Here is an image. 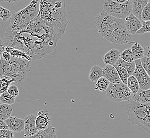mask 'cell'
<instances>
[{
	"label": "cell",
	"mask_w": 150,
	"mask_h": 138,
	"mask_svg": "<svg viewBox=\"0 0 150 138\" xmlns=\"http://www.w3.org/2000/svg\"><path fill=\"white\" fill-rule=\"evenodd\" d=\"M20 30L29 36L23 37L17 32V49L28 55L32 62L52 52L61 38L36 17Z\"/></svg>",
	"instance_id": "1"
},
{
	"label": "cell",
	"mask_w": 150,
	"mask_h": 138,
	"mask_svg": "<svg viewBox=\"0 0 150 138\" xmlns=\"http://www.w3.org/2000/svg\"><path fill=\"white\" fill-rule=\"evenodd\" d=\"M40 11L36 18L50 27L61 37L68 23L65 0H39Z\"/></svg>",
	"instance_id": "2"
},
{
	"label": "cell",
	"mask_w": 150,
	"mask_h": 138,
	"mask_svg": "<svg viewBox=\"0 0 150 138\" xmlns=\"http://www.w3.org/2000/svg\"><path fill=\"white\" fill-rule=\"evenodd\" d=\"M95 24L100 34L111 43H127L132 38L126 28L125 19L113 17L104 11L96 16Z\"/></svg>",
	"instance_id": "3"
},
{
	"label": "cell",
	"mask_w": 150,
	"mask_h": 138,
	"mask_svg": "<svg viewBox=\"0 0 150 138\" xmlns=\"http://www.w3.org/2000/svg\"><path fill=\"white\" fill-rule=\"evenodd\" d=\"M128 121L150 133V103L130 101L126 107Z\"/></svg>",
	"instance_id": "4"
},
{
	"label": "cell",
	"mask_w": 150,
	"mask_h": 138,
	"mask_svg": "<svg viewBox=\"0 0 150 138\" xmlns=\"http://www.w3.org/2000/svg\"><path fill=\"white\" fill-rule=\"evenodd\" d=\"M39 11V0H33L26 8L12 14L10 18L12 28L17 32L23 29L37 17Z\"/></svg>",
	"instance_id": "5"
},
{
	"label": "cell",
	"mask_w": 150,
	"mask_h": 138,
	"mask_svg": "<svg viewBox=\"0 0 150 138\" xmlns=\"http://www.w3.org/2000/svg\"><path fill=\"white\" fill-rule=\"evenodd\" d=\"M103 10L113 17L125 19L132 13V0L123 3H117L112 0H104Z\"/></svg>",
	"instance_id": "6"
},
{
	"label": "cell",
	"mask_w": 150,
	"mask_h": 138,
	"mask_svg": "<svg viewBox=\"0 0 150 138\" xmlns=\"http://www.w3.org/2000/svg\"><path fill=\"white\" fill-rule=\"evenodd\" d=\"M106 96L110 101L119 103L124 101H130L133 94L126 84L110 83L106 90Z\"/></svg>",
	"instance_id": "7"
},
{
	"label": "cell",
	"mask_w": 150,
	"mask_h": 138,
	"mask_svg": "<svg viewBox=\"0 0 150 138\" xmlns=\"http://www.w3.org/2000/svg\"><path fill=\"white\" fill-rule=\"evenodd\" d=\"M30 61L25 58L12 56L10 63L11 69L12 78L17 84H22L26 80Z\"/></svg>",
	"instance_id": "8"
},
{
	"label": "cell",
	"mask_w": 150,
	"mask_h": 138,
	"mask_svg": "<svg viewBox=\"0 0 150 138\" xmlns=\"http://www.w3.org/2000/svg\"><path fill=\"white\" fill-rule=\"evenodd\" d=\"M0 38L3 42L4 46L16 48L17 40V32L12 28L10 19L2 20L0 22Z\"/></svg>",
	"instance_id": "9"
},
{
	"label": "cell",
	"mask_w": 150,
	"mask_h": 138,
	"mask_svg": "<svg viewBox=\"0 0 150 138\" xmlns=\"http://www.w3.org/2000/svg\"><path fill=\"white\" fill-rule=\"evenodd\" d=\"M135 69L133 75L139 81L140 89L147 90L150 88V77L142 64L141 59L134 61Z\"/></svg>",
	"instance_id": "10"
},
{
	"label": "cell",
	"mask_w": 150,
	"mask_h": 138,
	"mask_svg": "<svg viewBox=\"0 0 150 138\" xmlns=\"http://www.w3.org/2000/svg\"><path fill=\"white\" fill-rule=\"evenodd\" d=\"M33 0H0V6L6 8L12 14L24 9Z\"/></svg>",
	"instance_id": "11"
},
{
	"label": "cell",
	"mask_w": 150,
	"mask_h": 138,
	"mask_svg": "<svg viewBox=\"0 0 150 138\" xmlns=\"http://www.w3.org/2000/svg\"><path fill=\"white\" fill-rule=\"evenodd\" d=\"M36 125L38 131L46 129L51 125V117L48 111L46 109L39 110L36 112Z\"/></svg>",
	"instance_id": "12"
},
{
	"label": "cell",
	"mask_w": 150,
	"mask_h": 138,
	"mask_svg": "<svg viewBox=\"0 0 150 138\" xmlns=\"http://www.w3.org/2000/svg\"><path fill=\"white\" fill-rule=\"evenodd\" d=\"M125 24L127 31L131 34H136L142 27L141 21L132 13L125 19Z\"/></svg>",
	"instance_id": "13"
},
{
	"label": "cell",
	"mask_w": 150,
	"mask_h": 138,
	"mask_svg": "<svg viewBox=\"0 0 150 138\" xmlns=\"http://www.w3.org/2000/svg\"><path fill=\"white\" fill-rule=\"evenodd\" d=\"M25 121L24 137L34 135L38 132V128L36 125V115L30 114L26 116L23 118Z\"/></svg>",
	"instance_id": "14"
},
{
	"label": "cell",
	"mask_w": 150,
	"mask_h": 138,
	"mask_svg": "<svg viewBox=\"0 0 150 138\" xmlns=\"http://www.w3.org/2000/svg\"><path fill=\"white\" fill-rule=\"evenodd\" d=\"M103 77L111 84H118L121 82L117 71L113 65H106L104 66L103 69Z\"/></svg>",
	"instance_id": "15"
},
{
	"label": "cell",
	"mask_w": 150,
	"mask_h": 138,
	"mask_svg": "<svg viewBox=\"0 0 150 138\" xmlns=\"http://www.w3.org/2000/svg\"><path fill=\"white\" fill-rule=\"evenodd\" d=\"M4 122L9 129L14 132H20L24 130L25 121L23 119L11 116L9 118L6 120Z\"/></svg>",
	"instance_id": "16"
},
{
	"label": "cell",
	"mask_w": 150,
	"mask_h": 138,
	"mask_svg": "<svg viewBox=\"0 0 150 138\" xmlns=\"http://www.w3.org/2000/svg\"><path fill=\"white\" fill-rule=\"evenodd\" d=\"M121 53L118 49H113L107 52L103 56V61L106 65H114L120 58Z\"/></svg>",
	"instance_id": "17"
},
{
	"label": "cell",
	"mask_w": 150,
	"mask_h": 138,
	"mask_svg": "<svg viewBox=\"0 0 150 138\" xmlns=\"http://www.w3.org/2000/svg\"><path fill=\"white\" fill-rule=\"evenodd\" d=\"M149 0H132V13L142 21V12Z\"/></svg>",
	"instance_id": "18"
},
{
	"label": "cell",
	"mask_w": 150,
	"mask_h": 138,
	"mask_svg": "<svg viewBox=\"0 0 150 138\" xmlns=\"http://www.w3.org/2000/svg\"><path fill=\"white\" fill-rule=\"evenodd\" d=\"M57 130L54 127L50 125L46 129L38 132L34 135L24 137V138H53L56 135Z\"/></svg>",
	"instance_id": "19"
},
{
	"label": "cell",
	"mask_w": 150,
	"mask_h": 138,
	"mask_svg": "<svg viewBox=\"0 0 150 138\" xmlns=\"http://www.w3.org/2000/svg\"><path fill=\"white\" fill-rule=\"evenodd\" d=\"M142 103H150V88L147 90L139 89V92L133 96L132 101Z\"/></svg>",
	"instance_id": "20"
},
{
	"label": "cell",
	"mask_w": 150,
	"mask_h": 138,
	"mask_svg": "<svg viewBox=\"0 0 150 138\" xmlns=\"http://www.w3.org/2000/svg\"><path fill=\"white\" fill-rule=\"evenodd\" d=\"M4 51L9 52L12 56L16 58H25L27 60L32 62V58L28 55L26 53L21 51L20 49H14L11 47L8 46H4Z\"/></svg>",
	"instance_id": "21"
},
{
	"label": "cell",
	"mask_w": 150,
	"mask_h": 138,
	"mask_svg": "<svg viewBox=\"0 0 150 138\" xmlns=\"http://www.w3.org/2000/svg\"><path fill=\"white\" fill-rule=\"evenodd\" d=\"M102 77H103V69L101 67L97 65L92 67L88 74L90 80L96 82Z\"/></svg>",
	"instance_id": "22"
},
{
	"label": "cell",
	"mask_w": 150,
	"mask_h": 138,
	"mask_svg": "<svg viewBox=\"0 0 150 138\" xmlns=\"http://www.w3.org/2000/svg\"><path fill=\"white\" fill-rule=\"evenodd\" d=\"M0 76H8L12 78L10 61L4 60L2 58L0 59Z\"/></svg>",
	"instance_id": "23"
},
{
	"label": "cell",
	"mask_w": 150,
	"mask_h": 138,
	"mask_svg": "<svg viewBox=\"0 0 150 138\" xmlns=\"http://www.w3.org/2000/svg\"><path fill=\"white\" fill-rule=\"evenodd\" d=\"M114 65L121 66L125 68L128 72L129 76L133 75V72H134L135 69V63L134 61L132 62H128L120 58H119L118 60L117 61Z\"/></svg>",
	"instance_id": "24"
},
{
	"label": "cell",
	"mask_w": 150,
	"mask_h": 138,
	"mask_svg": "<svg viewBox=\"0 0 150 138\" xmlns=\"http://www.w3.org/2000/svg\"><path fill=\"white\" fill-rule=\"evenodd\" d=\"M13 108L10 105L0 104V120L5 121L11 116Z\"/></svg>",
	"instance_id": "25"
},
{
	"label": "cell",
	"mask_w": 150,
	"mask_h": 138,
	"mask_svg": "<svg viewBox=\"0 0 150 138\" xmlns=\"http://www.w3.org/2000/svg\"><path fill=\"white\" fill-rule=\"evenodd\" d=\"M126 84L133 95L136 94L140 89L139 81L133 75H131L128 77Z\"/></svg>",
	"instance_id": "26"
},
{
	"label": "cell",
	"mask_w": 150,
	"mask_h": 138,
	"mask_svg": "<svg viewBox=\"0 0 150 138\" xmlns=\"http://www.w3.org/2000/svg\"><path fill=\"white\" fill-rule=\"evenodd\" d=\"M131 50L134 56L135 60L141 59L144 56V49H143L141 45L137 42L134 43L131 47Z\"/></svg>",
	"instance_id": "27"
},
{
	"label": "cell",
	"mask_w": 150,
	"mask_h": 138,
	"mask_svg": "<svg viewBox=\"0 0 150 138\" xmlns=\"http://www.w3.org/2000/svg\"><path fill=\"white\" fill-rule=\"evenodd\" d=\"M13 82H15L14 79L10 77L0 76V93L6 92Z\"/></svg>",
	"instance_id": "28"
},
{
	"label": "cell",
	"mask_w": 150,
	"mask_h": 138,
	"mask_svg": "<svg viewBox=\"0 0 150 138\" xmlns=\"http://www.w3.org/2000/svg\"><path fill=\"white\" fill-rule=\"evenodd\" d=\"M110 84V82L106 78H104V77H102L95 82L94 88L95 90L100 92H106Z\"/></svg>",
	"instance_id": "29"
},
{
	"label": "cell",
	"mask_w": 150,
	"mask_h": 138,
	"mask_svg": "<svg viewBox=\"0 0 150 138\" xmlns=\"http://www.w3.org/2000/svg\"><path fill=\"white\" fill-rule=\"evenodd\" d=\"M115 68L118 73L119 76L121 79V82L124 84H127L128 78L129 77L128 72L126 69L120 66L113 65Z\"/></svg>",
	"instance_id": "30"
},
{
	"label": "cell",
	"mask_w": 150,
	"mask_h": 138,
	"mask_svg": "<svg viewBox=\"0 0 150 138\" xmlns=\"http://www.w3.org/2000/svg\"><path fill=\"white\" fill-rule=\"evenodd\" d=\"M15 100L16 97L10 95L7 91L1 94L0 96V101L2 104H6L11 105L15 103Z\"/></svg>",
	"instance_id": "31"
},
{
	"label": "cell",
	"mask_w": 150,
	"mask_h": 138,
	"mask_svg": "<svg viewBox=\"0 0 150 138\" xmlns=\"http://www.w3.org/2000/svg\"><path fill=\"white\" fill-rule=\"evenodd\" d=\"M120 58L128 62H132L135 61L134 56L133 55L131 49H125L123 52L121 53Z\"/></svg>",
	"instance_id": "32"
},
{
	"label": "cell",
	"mask_w": 150,
	"mask_h": 138,
	"mask_svg": "<svg viewBox=\"0 0 150 138\" xmlns=\"http://www.w3.org/2000/svg\"><path fill=\"white\" fill-rule=\"evenodd\" d=\"M142 21H147L150 20V3H147L142 11L141 15Z\"/></svg>",
	"instance_id": "33"
},
{
	"label": "cell",
	"mask_w": 150,
	"mask_h": 138,
	"mask_svg": "<svg viewBox=\"0 0 150 138\" xmlns=\"http://www.w3.org/2000/svg\"><path fill=\"white\" fill-rule=\"evenodd\" d=\"M12 13L9 10L2 6H0V18L2 20L10 19L11 17Z\"/></svg>",
	"instance_id": "34"
},
{
	"label": "cell",
	"mask_w": 150,
	"mask_h": 138,
	"mask_svg": "<svg viewBox=\"0 0 150 138\" xmlns=\"http://www.w3.org/2000/svg\"><path fill=\"white\" fill-rule=\"evenodd\" d=\"M142 27L137 32V34H142L150 32V20L147 21H142Z\"/></svg>",
	"instance_id": "35"
},
{
	"label": "cell",
	"mask_w": 150,
	"mask_h": 138,
	"mask_svg": "<svg viewBox=\"0 0 150 138\" xmlns=\"http://www.w3.org/2000/svg\"><path fill=\"white\" fill-rule=\"evenodd\" d=\"M0 138H15V133L10 130H0Z\"/></svg>",
	"instance_id": "36"
},
{
	"label": "cell",
	"mask_w": 150,
	"mask_h": 138,
	"mask_svg": "<svg viewBox=\"0 0 150 138\" xmlns=\"http://www.w3.org/2000/svg\"><path fill=\"white\" fill-rule=\"evenodd\" d=\"M142 64L143 68H144L146 72L150 77V59L147 58L146 56H144L141 59Z\"/></svg>",
	"instance_id": "37"
},
{
	"label": "cell",
	"mask_w": 150,
	"mask_h": 138,
	"mask_svg": "<svg viewBox=\"0 0 150 138\" xmlns=\"http://www.w3.org/2000/svg\"><path fill=\"white\" fill-rule=\"evenodd\" d=\"M7 92L10 95L15 97H17L19 95V89L16 85H10V86L9 87V88L7 90Z\"/></svg>",
	"instance_id": "38"
},
{
	"label": "cell",
	"mask_w": 150,
	"mask_h": 138,
	"mask_svg": "<svg viewBox=\"0 0 150 138\" xmlns=\"http://www.w3.org/2000/svg\"><path fill=\"white\" fill-rule=\"evenodd\" d=\"M1 58H3L4 60L10 61L11 58V55L9 52L4 51V52H3L2 55L1 56Z\"/></svg>",
	"instance_id": "39"
},
{
	"label": "cell",
	"mask_w": 150,
	"mask_h": 138,
	"mask_svg": "<svg viewBox=\"0 0 150 138\" xmlns=\"http://www.w3.org/2000/svg\"><path fill=\"white\" fill-rule=\"evenodd\" d=\"M144 51V56H146L150 59V45L145 47Z\"/></svg>",
	"instance_id": "40"
},
{
	"label": "cell",
	"mask_w": 150,
	"mask_h": 138,
	"mask_svg": "<svg viewBox=\"0 0 150 138\" xmlns=\"http://www.w3.org/2000/svg\"><path fill=\"white\" fill-rule=\"evenodd\" d=\"M4 129H9L8 127L6 125L4 121L0 120V130Z\"/></svg>",
	"instance_id": "41"
},
{
	"label": "cell",
	"mask_w": 150,
	"mask_h": 138,
	"mask_svg": "<svg viewBox=\"0 0 150 138\" xmlns=\"http://www.w3.org/2000/svg\"><path fill=\"white\" fill-rule=\"evenodd\" d=\"M3 52H4V45H3L2 40H1L0 38V59Z\"/></svg>",
	"instance_id": "42"
},
{
	"label": "cell",
	"mask_w": 150,
	"mask_h": 138,
	"mask_svg": "<svg viewBox=\"0 0 150 138\" xmlns=\"http://www.w3.org/2000/svg\"><path fill=\"white\" fill-rule=\"evenodd\" d=\"M112 1L117 3H123L126 2L128 0H112Z\"/></svg>",
	"instance_id": "43"
},
{
	"label": "cell",
	"mask_w": 150,
	"mask_h": 138,
	"mask_svg": "<svg viewBox=\"0 0 150 138\" xmlns=\"http://www.w3.org/2000/svg\"><path fill=\"white\" fill-rule=\"evenodd\" d=\"M53 138H57V135H55V136H54V137Z\"/></svg>",
	"instance_id": "44"
},
{
	"label": "cell",
	"mask_w": 150,
	"mask_h": 138,
	"mask_svg": "<svg viewBox=\"0 0 150 138\" xmlns=\"http://www.w3.org/2000/svg\"><path fill=\"white\" fill-rule=\"evenodd\" d=\"M149 3H150V0H149Z\"/></svg>",
	"instance_id": "45"
},
{
	"label": "cell",
	"mask_w": 150,
	"mask_h": 138,
	"mask_svg": "<svg viewBox=\"0 0 150 138\" xmlns=\"http://www.w3.org/2000/svg\"><path fill=\"white\" fill-rule=\"evenodd\" d=\"M2 104V103H1V101H0V104Z\"/></svg>",
	"instance_id": "46"
},
{
	"label": "cell",
	"mask_w": 150,
	"mask_h": 138,
	"mask_svg": "<svg viewBox=\"0 0 150 138\" xmlns=\"http://www.w3.org/2000/svg\"><path fill=\"white\" fill-rule=\"evenodd\" d=\"M1 93H0V96H1Z\"/></svg>",
	"instance_id": "47"
}]
</instances>
